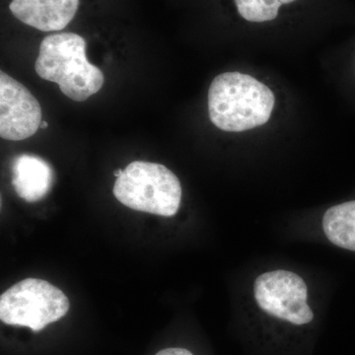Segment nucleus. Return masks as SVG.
Masks as SVG:
<instances>
[{"instance_id":"f257e3e1","label":"nucleus","mask_w":355,"mask_h":355,"mask_svg":"<svg viewBox=\"0 0 355 355\" xmlns=\"http://www.w3.org/2000/svg\"><path fill=\"white\" fill-rule=\"evenodd\" d=\"M275 102L272 91L258 79L241 72H225L210 84L209 119L224 132H245L268 123Z\"/></svg>"},{"instance_id":"f03ea898","label":"nucleus","mask_w":355,"mask_h":355,"mask_svg":"<svg viewBox=\"0 0 355 355\" xmlns=\"http://www.w3.org/2000/svg\"><path fill=\"white\" fill-rule=\"evenodd\" d=\"M37 74L44 80L57 83L62 94L83 102L99 92L105 76L99 67L88 62L86 42L74 33L46 37L35 62Z\"/></svg>"},{"instance_id":"7ed1b4c3","label":"nucleus","mask_w":355,"mask_h":355,"mask_svg":"<svg viewBox=\"0 0 355 355\" xmlns=\"http://www.w3.org/2000/svg\"><path fill=\"white\" fill-rule=\"evenodd\" d=\"M114 197L137 211L171 217L182 200V187L176 175L164 165L135 161L114 183Z\"/></svg>"},{"instance_id":"20e7f679","label":"nucleus","mask_w":355,"mask_h":355,"mask_svg":"<svg viewBox=\"0 0 355 355\" xmlns=\"http://www.w3.org/2000/svg\"><path fill=\"white\" fill-rule=\"evenodd\" d=\"M69 306L64 292L50 282L26 279L0 296V319L6 324L40 331L64 317Z\"/></svg>"},{"instance_id":"39448f33","label":"nucleus","mask_w":355,"mask_h":355,"mask_svg":"<svg viewBox=\"0 0 355 355\" xmlns=\"http://www.w3.org/2000/svg\"><path fill=\"white\" fill-rule=\"evenodd\" d=\"M307 296L304 280L289 270H272L254 279V297L259 307L270 316L294 326H304L314 319Z\"/></svg>"},{"instance_id":"423d86ee","label":"nucleus","mask_w":355,"mask_h":355,"mask_svg":"<svg viewBox=\"0 0 355 355\" xmlns=\"http://www.w3.org/2000/svg\"><path fill=\"white\" fill-rule=\"evenodd\" d=\"M41 105L19 81L0 72V137L10 141L29 139L42 123Z\"/></svg>"},{"instance_id":"0eeeda50","label":"nucleus","mask_w":355,"mask_h":355,"mask_svg":"<svg viewBox=\"0 0 355 355\" xmlns=\"http://www.w3.org/2000/svg\"><path fill=\"white\" fill-rule=\"evenodd\" d=\"M79 0H12L9 8L21 22L43 32L60 31L73 19Z\"/></svg>"},{"instance_id":"6e6552de","label":"nucleus","mask_w":355,"mask_h":355,"mask_svg":"<svg viewBox=\"0 0 355 355\" xmlns=\"http://www.w3.org/2000/svg\"><path fill=\"white\" fill-rule=\"evenodd\" d=\"M12 186L18 197L28 202H37L50 193L55 181L53 167L34 154H20L14 158Z\"/></svg>"},{"instance_id":"1a4fd4ad","label":"nucleus","mask_w":355,"mask_h":355,"mask_svg":"<svg viewBox=\"0 0 355 355\" xmlns=\"http://www.w3.org/2000/svg\"><path fill=\"white\" fill-rule=\"evenodd\" d=\"M322 225L329 241L355 252V200L330 207L324 214Z\"/></svg>"},{"instance_id":"9d476101","label":"nucleus","mask_w":355,"mask_h":355,"mask_svg":"<svg viewBox=\"0 0 355 355\" xmlns=\"http://www.w3.org/2000/svg\"><path fill=\"white\" fill-rule=\"evenodd\" d=\"M295 0H235L238 12L245 20L261 23L275 20L282 4Z\"/></svg>"},{"instance_id":"9b49d317","label":"nucleus","mask_w":355,"mask_h":355,"mask_svg":"<svg viewBox=\"0 0 355 355\" xmlns=\"http://www.w3.org/2000/svg\"><path fill=\"white\" fill-rule=\"evenodd\" d=\"M155 355H193L190 350L181 349V347H171V349H166L159 352Z\"/></svg>"},{"instance_id":"f8f14e48","label":"nucleus","mask_w":355,"mask_h":355,"mask_svg":"<svg viewBox=\"0 0 355 355\" xmlns=\"http://www.w3.org/2000/svg\"><path fill=\"white\" fill-rule=\"evenodd\" d=\"M121 174H123V170L118 169L116 171L114 172V176L118 179V178H120L121 176Z\"/></svg>"},{"instance_id":"ddd939ff","label":"nucleus","mask_w":355,"mask_h":355,"mask_svg":"<svg viewBox=\"0 0 355 355\" xmlns=\"http://www.w3.org/2000/svg\"><path fill=\"white\" fill-rule=\"evenodd\" d=\"M49 127V123H46V121H42L41 125H40V128H42V130H44V128H46Z\"/></svg>"}]
</instances>
